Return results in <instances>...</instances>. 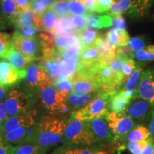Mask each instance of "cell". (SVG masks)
<instances>
[{"mask_svg": "<svg viewBox=\"0 0 154 154\" xmlns=\"http://www.w3.org/2000/svg\"><path fill=\"white\" fill-rule=\"evenodd\" d=\"M69 119L44 116L38 122V134L36 144L44 152L62 143L63 134Z\"/></svg>", "mask_w": 154, "mask_h": 154, "instance_id": "6da1fadb", "label": "cell"}, {"mask_svg": "<svg viewBox=\"0 0 154 154\" xmlns=\"http://www.w3.org/2000/svg\"><path fill=\"white\" fill-rule=\"evenodd\" d=\"M63 145L95 148L86 126V121L73 111L68 119L62 140Z\"/></svg>", "mask_w": 154, "mask_h": 154, "instance_id": "7a4b0ae2", "label": "cell"}, {"mask_svg": "<svg viewBox=\"0 0 154 154\" xmlns=\"http://www.w3.org/2000/svg\"><path fill=\"white\" fill-rule=\"evenodd\" d=\"M43 107L49 114L62 115L70 111L65 99L51 83L47 82L38 89Z\"/></svg>", "mask_w": 154, "mask_h": 154, "instance_id": "3957f363", "label": "cell"}, {"mask_svg": "<svg viewBox=\"0 0 154 154\" xmlns=\"http://www.w3.org/2000/svg\"><path fill=\"white\" fill-rule=\"evenodd\" d=\"M111 96L108 94L98 91L96 96L89 103L75 111L84 121H90L94 119H106L111 113Z\"/></svg>", "mask_w": 154, "mask_h": 154, "instance_id": "277c9868", "label": "cell"}, {"mask_svg": "<svg viewBox=\"0 0 154 154\" xmlns=\"http://www.w3.org/2000/svg\"><path fill=\"white\" fill-rule=\"evenodd\" d=\"M34 101V96L30 92L14 88L7 94L3 103L9 116H12L27 112Z\"/></svg>", "mask_w": 154, "mask_h": 154, "instance_id": "5b68a950", "label": "cell"}, {"mask_svg": "<svg viewBox=\"0 0 154 154\" xmlns=\"http://www.w3.org/2000/svg\"><path fill=\"white\" fill-rule=\"evenodd\" d=\"M86 126L95 148L101 149L105 146H111L116 143L106 119H94L86 121Z\"/></svg>", "mask_w": 154, "mask_h": 154, "instance_id": "8992f818", "label": "cell"}, {"mask_svg": "<svg viewBox=\"0 0 154 154\" xmlns=\"http://www.w3.org/2000/svg\"><path fill=\"white\" fill-rule=\"evenodd\" d=\"M11 39L14 48L23 54L32 58L34 60H37L41 57L43 44L39 36L26 37L17 30L13 34Z\"/></svg>", "mask_w": 154, "mask_h": 154, "instance_id": "52a82bcc", "label": "cell"}, {"mask_svg": "<svg viewBox=\"0 0 154 154\" xmlns=\"http://www.w3.org/2000/svg\"><path fill=\"white\" fill-rule=\"evenodd\" d=\"M106 121L116 143L119 141H125L128 133L136 126L134 119L126 114L118 115L111 112L108 116Z\"/></svg>", "mask_w": 154, "mask_h": 154, "instance_id": "ba28073f", "label": "cell"}, {"mask_svg": "<svg viewBox=\"0 0 154 154\" xmlns=\"http://www.w3.org/2000/svg\"><path fill=\"white\" fill-rule=\"evenodd\" d=\"M135 99L145 100L154 109V68L143 71L136 88Z\"/></svg>", "mask_w": 154, "mask_h": 154, "instance_id": "9c48e42d", "label": "cell"}, {"mask_svg": "<svg viewBox=\"0 0 154 154\" xmlns=\"http://www.w3.org/2000/svg\"><path fill=\"white\" fill-rule=\"evenodd\" d=\"M138 99L128 106L126 114L139 122H150L154 116V109L148 101Z\"/></svg>", "mask_w": 154, "mask_h": 154, "instance_id": "30bf717a", "label": "cell"}, {"mask_svg": "<svg viewBox=\"0 0 154 154\" xmlns=\"http://www.w3.org/2000/svg\"><path fill=\"white\" fill-rule=\"evenodd\" d=\"M36 114L35 111L29 110L27 112L9 116L3 123L2 129L0 131V134H5L18 127L30 126L36 124L35 120Z\"/></svg>", "mask_w": 154, "mask_h": 154, "instance_id": "8fae6325", "label": "cell"}, {"mask_svg": "<svg viewBox=\"0 0 154 154\" xmlns=\"http://www.w3.org/2000/svg\"><path fill=\"white\" fill-rule=\"evenodd\" d=\"M26 77V71H19L10 63L0 61V85L9 87Z\"/></svg>", "mask_w": 154, "mask_h": 154, "instance_id": "7c38bea8", "label": "cell"}, {"mask_svg": "<svg viewBox=\"0 0 154 154\" xmlns=\"http://www.w3.org/2000/svg\"><path fill=\"white\" fill-rule=\"evenodd\" d=\"M136 90L124 91L120 90L118 93L111 97L110 101L111 112L118 115L126 114V111L131 102L136 98Z\"/></svg>", "mask_w": 154, "mask_h": 154, "instance_id": "4fadbf2b", "label": "cell"}, {"mask_svg": "<svg viewBox=\"0 0 154 154\" xmlns=\"http://www.w3.org/2000/svg\"><path fill=\"white\" fill-rule=\"evenodd\" d=\"M26 83L31 88L38 89L46 83L49 82L45 71L38 63L32 62L26 69Z\"/></svg>", "mask_w": 154, "mask_h": 154, "instance_id": "5bb4252c", "label": "cell"}, {"mask_svg": "<svg viewBox=\"0 0 154 154\" xmlns=\"http://www.w3.org/2000/svg\"><path fill=\"white\" fill-rule=\"evenodd\" d=\"M14 24L19 32L33 27H37L42 30L41 16H37L31 9L22 10Z\"/></svg>", "mask_w": 154, "mask_h": 154, "instance_id": "9a60e30c", "label": "cell"}, {"mask_svg": "<svg viewBox=\"0 0 154 154\" xmlns=\"http://www.w3.org/2000/svg\"><path fill=\"white\" fill-rule=\"evenodd\" d=\"M98 92L88 94H79L72 92L67 96L66 102L70 110H79L89 103L95 97Z\"/></svg>", "mask_w": 154, "mask_h": 154, "instance_id": "2e32d148", "label": "cell"}, {"mask_svg": "<svg viewBox=\"0 0 154 154\" xmlns=\"http://www.w3.org/2000/svg\"><path fill=\"white\" fill-rule=\"evenodd\" d=\"M6 59H7L9 63L19 71H26L29 65L34 61L32 58L23 54L19 50L14 48V46H12L9 50Z\"/></svg>", "mask_w": 154, "mask_h": 154, "instance_id": "e0dca14e", "label": "cell"}, {"mask_svg": "<svg viewBox=\"0 0 154 154\" xmlns=\"http://www.w3.org/2000/svg\"><path fill=\"white\" fill-rule=\"evenodd\" d=\"M105 36L107 41L116 49L128 45L131 38L126 29L116 28L108 31Z\"/></svg>", "mask_w": 154, "mask_h": 154, "instance_id": "ac0fdd59", "label": "cell"}, {"mask_svg": "<svg viewBox=\"0 0 154 154\" xmlns=\"http://www.w3.org/2000/svg\"><path fill=\"white\" fill-rule=\"evenodd\" d=\"M28 126H21L2 135L3 143L7 145H21L26 143V129Z\"/></svg>", "mask_w": 154, "mask_h": 154, "instance_id": "d6986e66", "label": "cell"}, {"mask_svg": "<svg viewBox=\"0 0 154 154\" xmlns=\"http://www.w3.org/2000/svg\"><path fill=\"white\" fill-rule=\"evenodd\" d=\"M51 154H109L101 149L63 145L56 149Z\"/></svg>", "mask_w": 154, "mask_h": 154, "instance_id": "ffe728a7", "label": "cell"}, {"mask_svg": "<svg viewBox=\"0 0 154 154\" xmlns=\"http://www.w3.org/2000/svg\"><path fill=\"white\" fill-rule=\"evenodd\" d=\"M79 68V58H61L60 61L59 79L72 78Z\"/></svg>", "mask_w": 154, "mask_h": 154, "instance_id": "44dd1931", "label": "cell"}, {"mask_svg": "<svg viewBox=\"0 0 154 154\" xmlns=\"http://www.w3.org/2000/svg\"><path fill=\"white\" fill-rule=\"evenodd\" d=\"M100 60L101 55L96 46L84 48L79 57V67L93 66Z\"/></svg>", "mask_w": 154, "mask_h": 154, "instance_id": "7402d4cb", "label": "cell"}, {"mask_svg": "<svg viewBox=\"0 0 154 154\" xmlns=\"http://www.w3.org/2000/svg\"><path fill=\"white\" fill-rule=\"evenodd\" d=\"M71 17H72L71 14L59 17L57 26L50 34L54 36L61 35H72V34L76 35L77 32L73 26Z\"/></svg>", "mask_w": 154, "mask_h": 154, "instance_id": "603a6c76", "label": "cell"}, {"mask_svg": "<svg viewBox=\"0 0 154 154\" xmlns=\"http://www.w3.org/2000/svg\"><path fill=\"white\" fill-rule=\"evenodd\" d=\"M88 27L92 29H104L113 26L112 17L109 14L96 15L92 13L86 17Z\"/></svg>", "mask_w": 154, "mask_h": 154, "instance_id": "cb8c5ba5", "label": "cell"}, {"mask_svg": "<svg viewBox=\"0 0 154 154\" xmlns=\"http://www.w3.org/2000/svg\"><path fill=\"white\" fill-rule=\"evenodd\" d=\"M153 139L149 128L142 125L136 126L127 135L126 140L128 143H138Z\"/></svg>", "mask_w": 154, "mask_h": 154, "instance_id": "d4e9b609", "label": "cell"}, {"mask_svg": "<svg viewBox=\"0 0 154 154\" xmlns=\"http://www.w3.org/2000/svg\"><path fill=\"white\" fill-rule=\"evenodd\" d=\"M101 35L102 34L98 31L87 28L79 33H77L76 36L84 49L95 46L96 42Z\"/></svg>", "mask_w": 154, "mask_h": 154, "instance_id": "484cf974", "label": "cell"}, {"mask_svg": "<svg viewBox=\"0 0 154 154\" xmlns=\"http://www.w3.org/2000/svg\"><path fill=\"white\" fill-rule=\"evenodd\" d=\"M144 66H145V63H137V66H136V69H134V71L129 76V78L125 82V84L123 85L121 90L132 91V90H136L137 88V86L138 84H139L140 77H141L142 74H143L144 71Z\"/></svg>", "mask_w": 154, "mask_h": 154, "instance_id": "4316f807", "label": "cell"}, {"mask_svg": "<svg viewBox=\"0 0 154 154\" xmlns=\"http://www.w3.org/2000/svg\"><path fill=\"white\" fill-rule=\"evenodd\" d=\"M1 7L4 16L11 23L14 22L22 11L18 8L15 0H1Z\"/></svg>", "mask_w": 154, "mask_h": 154, "instance_id": "83f0119b", "label": "cell"}, {"mask_svg": "<svg viewBox=\"0 0 154 154\" xmlns=\"http://www.w3.org/2000/svg\"><path fill=\"white\" fill-rule=\"evenodd\" d=\"M133 9L132 0H113L108 13L111 16L121 15L124 13L131 14Z\"/></svg>", "mask_w": 154, "mask_h": 154, "instance_id": "f1b7e54d", "label": "cell"}, {"mask_svg": "<svg viewBox=\"0 0 154 154\" xmlns=\"http://www.w3.org/2000/svg\"><path fill=\"white\" fill-rule=\"evenodd\" d=\"M95 46H96L99 50L101 60H106L116 54V49L111 45L110 43L107 41L105 36L101 35L100 36L98 41L96 42Z\"/></svg>", "mask_w": 154, "mask_h": 154, "instance_id": "f546056e", "label": "cell"}, {"mask_svg": "<svg viewBox=\"0 0 154 154\" xmlns=\"http://www.w3.org/2000/svg\"><path fill=\"white\" fill-rule=\"evenodd\" d=\"M59 22V17L54 12L48 9L41 16L42 30L51 33L54 29Z\"/></svg>", "mask_w": 154, "mask_h": 154, "instance_id": "4dcf8cb0", "label": "cell"}, {"mask_svg": "<svg viewBox=\"0 0 154 154\" xmlns=\"http://www.w3.org/2000/svg\"><path fill=\"white\" fill-rule=\"evenodd\" d=\"M79 42L76 35L54 36V46L57 50L65 49Z\"/></svg>", "mask_w": 154, "mask_h": 154, "instance_id": "1f68e13d", "label": "cell"}, {"mask_svg": "<svg viewBox=\"0 0 154 154\" xmlns=\"http://www.w3.org/2000/svg\"><path fill=\"white\" fill-rule=\"evenodd\" d=\"M11 154H46L36 143H25L11 146Z\"/></svg>", "mask_w": 154, "mask_h": 154, "instance_id": "d6a6232c", "label": "cell"}, {"mask_svg": "<svg viewBox=\"0 0 154 154\" xmlns=\"http://www.w3.org/2000/svg\"><path fill=\"white\" fill-rule=\"evenodd\" d=\"M56 89L66 99L67 96L74 91L72 78L61 79L53 84Z\"/></svg>", "mask_w": 154, "mask_h": 154, "instance_id": "836d02e7", "label": "cell"}, {"mask_svg": "<svg viewBox=\"0 0 154 154\" xmlns=\"http://www.w3.org/2000/svg\"><path fill=\"white\" fill-rule=\"evenodd\" d=\"M154 0H132L133 16H143L151 7Z\"/></svg>", "mask_w": 154, "mask_h": 154, "instance_id": "e575fe53", "label": "cell"}, {"mask_svg": "<svg viewBox=\"0 0 154 154\" xmlns=\"http://www.w3.org/2000/svg\"><path fill=\"white\" fill-rule=\"evenodd\" d=\"M134 59L138 62L146 63L154 61V45H148L134 53Z\"/></svg>", "mask_w": 154, "mask_h": 154, "instance_id": "d590c367", "label": "cell"}, {"mask_svg": "<svg viewBox=\"0 0 154 154\" xmlns=\"http://www.w3.org/2000/svg\"><path fill=\"white\" fill-rule=\"evenodd\" d=\"M12 46V39L10 35L5 32H0V58L6 59Z\"/></svg>", "mask_w": 154, "mask_h": 154, "instance_id": "8d00e7d4", "label": "cell"}, {"mask_svg": "<svg viewBox=\"0 0 154 154\" xmlns=\"http://www.w3.org/2000/svg\"><path fill=\"white\" fill-rule=\"evenodd\" d=\"M68 9L70 14L87 17L90 14L81 0H69Z\"/></svg>", "mask_w": 154, "mask_h": 154, "instance_id": "74e56055", "label": "cell"}, {"mask_svg": "<svg viewBox=\"0 0 154 154\" xmlns=\"http://www.w3.org/2000/svg\"><path fill=\"white\" fill-rule=\"evenodd\" d=\"M84 49L81 42L65 49L58 50L59 54L61 58H79L82 51Z\"/></svg>", "mask_w": 154, "mask_h": 154, "instance_id": "f35d334b", "label": "cell"}, {"mask_svg": "<svg viewBox=\"0 0 154 154\" xmlns=\"http://www.w3.org/2000/svg\"><path fill=\"white\" fill-rule=\"evenodd\" d=\"M68 5L69 0H57L49 9L54 11L59 17L66 16L70 14L68 9Z\"/></svg>", "mask_w": 154, "mask_h": 154, "instance_id": "ab89813d", "label": "cell"}, {"mask_svg": "<svg viewBox=\"0 0 154 154\" xmlns=\"http://www.w3.org/2000/svg\"><path fill=\"white\" fill-rule=\"evenodd\" d=\"M136 66H137V62L134 60V59H128L125 61L122 68V72H121L123 85L125 84L127 79L129 78V76L131 75L134 69H136Z\"/></svg>", "mask_w": 154, "mask_h": 154, "instance_id": "60d3db41", "label": "cell"}, {"mask_svg": "<svg viewBox=\"0 0 154 154\" xmlns=\"http://www.w3.org/2000/svg\"><path fill=\"white\" fill-rule=\"evenodd\" d=\"M71 20H72L73 26L76 31L77 33H79V32L88 28L87 18L85 16L74 15L71 17Z\"/></svg>", "mask_w": 154, "mask_h": 154, "instance_id": "b9f144b4", "label": "cell"}, {"mask_svg": "<svg viewBox=\"0 0 154 154\" xmlns=\"http://www.w3.org/2000/svg\"><path fill=\"white\" fill-rule=\"evenodd\" d=\"M128 47L134 52H136V51L143 49L146 47V38L143 36H138L131 38L129 43H128Z\"/></svg>", "mask_w": 154, "mask_h": 154, "instance_id": "7bdbcfd3", "label": "cell"}, {"mask_svg": "<svg viewBox=\"0 0 154 154\" xmlns=\"http://www.w3.org/2000/svg\"><path fill=\"white\" fill-rule=\"evenodd\" d=\"M153 139L145 140V141L138 142V143H128L127 144V148L132 154H141L142 151L145 149L146 146L150 141Z\"/></svg>", "mask_w": 154, "mask_h": 154, "instance_id": "ee69618b", "label": "cell"}, {"mask_svg": "<svg viewBox=\"0 0 154 154\" xmlns=\"http://www.w3.org/2000/svg\"><path fill=\"white\" fill-rule=\"evenodd\" d=\"M113 2V0H99L97 7H96V12L99 13V14L108 12L111 8Z\"/></svg>", "mask_w": 154, "mask_h": 154, "instance_id": "f6af8a7d", "label": "cell"}, {"mask_svg": "<svg viewBox=\"0 0 154 154\" xmlns=\"http://www.w3.org/2000/svg\"><path fill=\"white\" fill-rule=\"evenodd\" d=\"M113 19V26L116 29H126V21L122 15H117V16H111Z\"/></svg>", "mask_w": 154, "mask_h": 154, "instance_id": "bcb514c9", "label": "cell"}, {"mask_svg": "<svg viewBox=\"0 0 154 154\" xmlns=\"http://www.w3.org/2000/svg\"><path fill=\"white\" fill-rule=\"evenodd\" d=\"M81 1L84 4V7H86L88 12H96V7H97L99 0H81Z\"/></svg>", "mask_w": 154, "mask_h": 154, "instance_id": "7dc6e473", "label": "cell"}, {"mask_svg": "<svg viewBox=\"0 0 154 154\" xmlns=\"http://www.w3.org/2000/svg\"><path fill=\"white\" fill-rule=\"evenodd\" d=\"M15 2L20 10H27L31 9L32 0H15Z\"/></svg>", "mask_w": 154, "mask_h": 154, "instance_id": "c3c4849f", "label": "cell"}, {"mask_svg": "<svg viewBox=\"0 0 154 154\" xmlns=\"http://www.w3.org/2000/svg\"><path fill=\"white\" fill-rule=\"evenodd\" d=\"M9 116H8V114H7V111H6L4 103L0 101V119H1V120L2 121V122L4 123L7 119L9 118Z\"/></svg>", "mask_w": 154, "mask_h": 154, "instance_id": "681fc988", "label": "cell"}, {"mask_svg": "<svg viewBox=\"0 0 154 154\" xmlns=\"http://www.w3.org/2000/svg\"><path fill=\"white\" fill-rule=\"evenodd\" d=\"M141 154H154V142L153 140H151L145 149L142 151Z\"/></svg>", "mask_w": 154, "mask_h": 154, "instance_id": "f907efd6", "label": "cell"}, {"mask_svg": "<svg viewBox=\"0 0 154 154\" xmlns=\"http://www.w3.org/2000/svg\"><path fill=\"white\" fill-rule=\"evenodd\" d=\"M12 145L1 144L0 145V154H11V149Z\"/></svg>", "mask_w": 154, "mask_h": 154, "instance_id": "816d5d0a", "label": "cell"}, {"mask_svg": "<svg viewBox=\"0 0 154 154\" xmlns=\"http://www.w3.org/2000/svg\"><path fill=\"white\" fill-rule=\"evenodd\" d=\"M7 94V87L0 85V101L5 99Z\"/></svg>", "mask_w": 154, "mask_h": 154, "instance_id": "f5cc1de1", "label": "cell"}, {"mask_svg": "<svg viewBox=\"0 0 154 154\" xmlns=\"http://www.w3.org/2000/svg\"><path fill=\"white\" fill-rule=\"evenodd\" d=\"M149 129L150 131V132H151L152 137H153L154 139V116L153 117V119L150 121L149 124Z\"/></svg>", "mask_w": 154, "mask_h": 154, "instance_id": "db71d44e", "label": "cell"}, {"mask_svg": "<svg viewBox=\"0 0 154 154\" xmlns=\"http://www.w3.org/2000/svg\"><path fill=\"white\" fill-rule=\"evenodd\" d=\"M2 27H3V22H2V19L1 14H0V29H3Z\"/></svg>", "mask_w": 154, "mask_h": 154, "instance_id": "11a10c76", "label": "cell"}, {"mask_svg": "<svg viewBox=\"0 0 154 154\" xmlns=\"http://www.w3.org/2000/svg\"><path fill=\"white\" fill-rule=\"evenodd\" d=\"M1 144H4L3 143V140H2V135L0 134V145Z\"/></svg>", "mask_w": 154, "mask_h": 154, "instance_id": "9f6ffc18", "label": "cell"}, {"mask_svg": "<svg viewBox=\"0 0 154 154\" xmlns=\"http://www.w3.org/2000/svg\"><path fill=\"white\" fill-rule=\"evenodd\" d=\"M2 124H3L2 121L1 119H0V131H1V129H2Z\"/></svg>", "mask_w": 154, "mask_h": 154, "instance_id": "6f0895ef", "label": "cell"}]
</instances>
